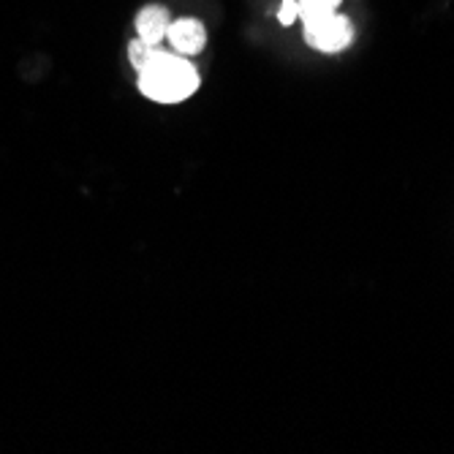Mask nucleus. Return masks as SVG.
Here are the masks:
<instances>
[{
	"label": "nucleus",
	"instance_id": "nucleus-1",
	"mask_svg": "<svg viewBox=\"0 0 454 454\" xmlns=\"http://www.w3.org/2000/svg\"><path fill=\"white\" fill-rule=\"evenodd\" d=\"M139 90L158 104H177L199 90V71L185 60L169 52H158V58L139 71Z\"/></svg>",
	"mask_w": 454,
	"mask_h": 454
},
{
	"label": "nucleus",
	"instance_id": "nucleus-2",
	"mask_svg": "<svg viewBox=\"0 0 454 454\" xmlns=\"http://www.w3.org/2000/svg\"><path fill=\"white\" fill-rule=\"evenodd\" d=\"M305 22V41L318 52H340L354 41V25L340 14H318Z\"/></svg>",
	"mask_w": 454,
	"mask_h": 454
},
{
	"label": "nucleus",
	"instance_id": "nucleus-3",
	"mask_svg": "<svg viewBox=\"0 0 454 454\" xmlns=\"http://www.w3.org/2000/svg\"><path fill=\"white\" fill-rule=\"evenodd\" d=\"M169 44L175 47L177 55H199L207 44V33H204V25L199 20H175L167 30Z\"/></svg>",
	"mask_w": 454,
	"mask_h": 454
},
{
	"label": "nucleus",
	"instance_id": "nucleus-4",
	"mask_svg": "<svg viewBox=\"0 0 454 454\" xmlns=\"http://www.w3.org/2000/svg\"><path fill=\"white\" fill-rule=\"evenodd\" d=\"M169 25H172V14L163 6H145L137 14V33L147 44H158L160 38H167Z\"/></svg>",
	"mask_w": 454,
	"mask_h": 454
},
{
	"label": "nucleus",
	"instance_id": "nucleus-5",
	"mask_svg": "<svg viewBox=\"0 0 454 454\" xmlns=\"http://www.w3.org/2000/svg\"><path fill=\"white\" fill-rule=\"evenodd\" d=\"M158 52H160L158 44H147V41H142L139 35L129 44V60H131V66H134L137 71L147 68V66L158 58Z\"/></svg>",
	"mask_w": 454,
	"mask_h": 454
},
{
	"label": "nucleus",
	"instance_id": "nucleus-6",
	"mask_svg": "<svg viewBox=\"0 0 454 454\" xmlns=\"http://www.w3.org/2000/svg\"><path fill=\"white\" fill-rule=\"evenodd\" d=\"M297 4H300V17L310 20L318 14H333L340 6V0H297Z\"/></svg>",
	"mask_w": 454,
	"mask_h": 454
},
{
	"label": "nucleus",
	"instance_id": "nucleus-7",
	"mask_svg": "<svg viewBox=\"0 0 454 454\" xmlns=\"http://www.w3.org/2000/svg\"><path fill=\"white\" fill-rule=\"evenodd\" d=\"M297 17H300V4H297V0H283V4H280V12H278V20H280L283 25H292Z\"/></svg>",
	"mask_w": 454,
	"mask_h": 454
}]
</instances>
